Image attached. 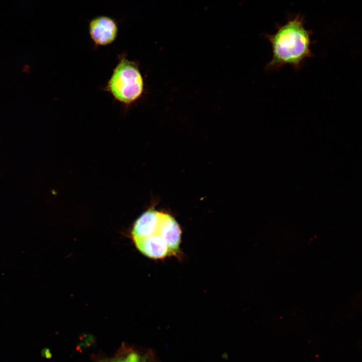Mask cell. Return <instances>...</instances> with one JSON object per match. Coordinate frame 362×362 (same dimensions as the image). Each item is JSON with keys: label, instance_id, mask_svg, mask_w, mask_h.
Returning a JSON list of instances; mask_svg holds the SVG:
<instances>
[{"label": "cell", "instance_id": "obj_1", "mask_svg": "<svg viewBox=\"0 0 362 362\" xmlns=\"http://www.w3.org/2000/svg\"><path fill=\"white\" fill-rule=\"evenodd\" d=\"M272 49V57L266 69H276L289 65L299 68L313 56L311 32L306 29L301 16H297L279 26L276 32L266 36Z\"/></svg>", "mask_w": 362, "mask_h": 362}, {"label": "cell", "instance_id": "obj_2", "mask_svg": "<svg viewBox=\"0 0 362 362\" xmlns=\"http://www.w3.org/2000/svg\"><path fill=\"white\" fill-rule=\"evenodd\" d=\"M143 80L134 62L122 58L113 71L107 88L118 101L131 104L137 100L143 90Z\"/></svg>", "mask_w": 362, "mask_h": 362}, {"label": "cell", "instance_id": "obj_4", "mask_svg": "<svg viewBox=\"0 0 362 362\" xmlns=\"http://www.w3.org/2000/svg\"><path fill=\"white\" fill-rule=\"evenodd\" d=\"M90 37L98 45H107L116 38L118 27L115 21L107 16H99L93 19L89 25Z\"/></svg>", "mask_w": 362, "mask_h": 362}, {"label": "cell", "instance_id": "obj_3", "mask_svg": "<svg viewBox=\"0 0 362 362\" xmlns=\"http://www.w3.org/2000/svg\"><path fill=\"white\" fill-rule=\"evenodd\" d=\"M157 233L166 243L171 255L179 253L182 231L174 218L168 214L161 212Z\"/></svg>", "mask_w": 362, "mask_h": 362}, {"label": "cell", "instance_id": "obj_6", "mask_svg": "<svg viewBox=\"0 0 362 362\" xmlns=\"http://www.w3.org/2000/svg\"><path fill=\"white\" fill-rule=\"evenodd\" d=\"M134 242L137 248L148 257L157 259L171 255L166 243L157 233Z\"/></svg>", "mask_w": 362, "mask_h": 362}, {"label": "cell", "instance_id": "obj_5", "mask_svg": "<svg viewBox=\"0 0 362 362\" xmlns=\"http://www.w3.org/2000/svg\"><path fill=\"white\" fill-rule=\"evenodd\" d=\"M160 215V212L150 209L136 220L131 231L134 242L148 238L157 232Z\"/></svg>", "mask_w": 362, "mask_h": 362}, {"label": "cell", "instance_id": "obj_7", "mask_svg": "<svg viewBox=\"0 0 362 362\" xmlns=\"http://www.w3.org/2000/svg\"><path fill=\"white\" fill-rule=\"evenodd\" d=\"M113 362H143L141 361L139 355L135 353H131L124 358L117 360Z\"/></svg>", "mask_w": 362, "mask_h": 362}]
</instances>
